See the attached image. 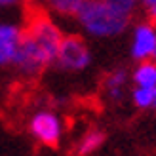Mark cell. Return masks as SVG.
I'll use <instances>...</instances> for the list:
<instances>
[{"instance_id":"cell-10","label":"cell","mask_w":156,"mask_h":156,"mask_svg":"<svg viewBox=\"0 0 156 156\" xmlns=\"http://www.w3.org/2000/svg\"><path fill=\"white\" fill-rule=\"evenodd\" d=\"M131 101L137 108H154L156 107V95H154V88H139L135 86L131 90Z\"/></svg>"},{"instance_id":"cell-16","label":"cell","mask_w":156,"mask_h":156,"mask_svg":"<svg viewBox=\"0 0 156 156\" xmlns=\"http://www.w3.org/2000/svg\"><path fill=\"white\" fill-rule=\"evenodd\" d=\"M154 95H156V88H154Z\"/></svg>"},{"instance_id":"cell-13","label":"cell","mask_w":156,"mask_h":156,"mask_svg":"<svg viewBox=\"0 0 156 156\" xmlns=\"http://www.w3.org/2000/svg\"><path fill=\"white\" fill-rule=\"evenodd\" d=\"M147 12H149V17H151V21L156 25V4L154 6H151V8H147Z\"/></svg>"},{"instance_id":"cell-9","label":"cell","mask_w":156,"mask_h":156,"mask_svg":"<svg viewBox=\"0 0 156 156\" xmlns=\"http://www.w3.org/2000/svg\"><path fill=\"white\" fill-rule=\"evenodd\" d=\"M131 82L139 88H156V61H141L131 73Z\"/></svg>"},{"instance_id":"cell-1","label":"cell","mask_w":156,"mask_h":156,"mask_svg":"<svg viewBox=\"0 0 156 156\" xmlns=\"http://www.w3.org/2000/svg\"><path fill=\"white\" fill-rule=\"evenodd\" d=\"M76 21L86 34L95 38H112L129 27L131 17L116 12L103 0H88L76 13Z\"/></svg>"},{"instance_id":"cell-11","label":"cell","mask_w":156,"mask_h":156,"mask_svg":"<svg viewBox=\"0 0 156 156\" xmlns=\"http://www.w3.org/2000/svg\"><path fill=\"white\" fill-rule=\"evenodd\" d=\"M84 2H88V0H48L51 10L59 15H65V17H76Z\"/></svg>"},{"instance_id":"cell-15","label":"cell","mask_w":156,"mask_h":156,"mask_svg":"<svg viewBox=\"0 0 156 156\" xmlns=\"http://www.w3.org/2000/svg\"><path fill=\"white\" fill-rule=\"evenodd\" d=\"M141 4H143L145 8H151V6L156 4V0H141Z\"/></svg>"},{"instance_id":"cell-5","label":"cell","mask_w":156,"mask_h":156,"mask_svg":"<svg viewBox=\"0 0 156 156\" xmlns=\"http://www.w3.org/2000/svg\"><path fill=\"white\" fill-rule=\"evenodd\" d=\"M129 53L137 63L156 61V25L152 21H143L133 27Z\"/></svg>"},{"instance_id":"cell-4","label":"cell","mask_w":156,"mask_h":156,"mask_svg":"<svg viewBox=\"0 0 156 156\" xmlns=\"http://www.w3.org/2000/svg\"><path fill=\"white\" fill-rule=\"evenodd\" d=\"M29 131L36 141L46 147H57L63 137V124L51 111H38L29 120Z\"/></svg>"},{"instance_id":"cell-14","label":"cell","mask_w":156,"mask_h":156,"mask_svg":"<svg viewBox=\"0 0 156 156\" xmlns=\"http://www.w3.org/2000/svg\"><path fill=\"white\" fill-rule=\"evenodd\" d=\"M17 2H21V0H0V6H13Z\"/></svg>"},{"instance_id":"cell-6","label":"cell","mask_w":156,"mask_h":156,"mask_svg":"<svg viewBox=\"0 0 156 156\" xmlns=\"http://www.w3.org/2000/svg\"><path fill=\"white\" fill-rule=\"evenodd\" d=\"M23 38V29L13 23H0V67L13 65Z\"/></svg>"},{"instance_id":"cell-7","label":"cell","mask_w":156,"mask_h":156,"mask_svg":"<svg viewBox=\"0 0 156 156\" xmlns=\"http://www.w3.org/2000/svg\"><path fill=\"white\" fill-rule=\"evenodd\" d=\"M129 78H131V74L122 67L111 71L105 76V82H103L107 97L111 101H122L124 95H126V86L129 82Z\"/></svg>"},{"instance_id":"cell-3","label":"cell","mask_w":156,"mask_h":156,"mask_svg":"<svg viewBox=\"0 0 156 156\" xmlns=\"http://www.w3.org/2000/svg\"><path fill=\"white\" fill-rule=\"evenodd\" d=\"M91 63V51L88 48V44L84 42V38L76 34L63 36L55 57V65L61 71L67 73H80L86 71Z\"/></svg>"},{"instance_id":"cell-8","label":"cell","mask_w":156,"mask_h":156,"mask_svg":"<svg viewBox=\"0 0 156 156\" xmlns=\"http://www.w3.org/2000/svg\"><path fill=\"white\" fill-rule=\"evenodd\" d=\"M105 131L103 129H90L80 137V141L76 143V156H90L95 151H99L105 143Z\"/></svg>"},{"instance_id":"cell-12","label":"cell","mask_w":156,"mask_h":156,"mask_svg":"<svg viewBox=\"0 0 156 156\" xmlns=\"http://www.w3.org/2000/svg\"><path fill=\"white\" fill-rule=\"evenodd\" d=\"M103 2H107L111 8H114L116 12H120L124 15H133V12L137 10V6L141 4V0H103Z\"/></svg>"},{"instance_id":"cell-2","label":"cell","mask_w":156,"mask_h":156,"mask_svg":"<svg viewBox=\"0 0 156 156\" xmlns=\"http://www.w3.org/2000/svg\"><path fill=\"white\" fill-rule=\"evenodd\" d=\"M25 33L38 44V48L46 53V57L50 59V63L51 65L55 63L61 40H63V33H61V29L55 25V23H53L50 17L38 13V15H33V17H30Z\"/></svg>"}]
</instances>
